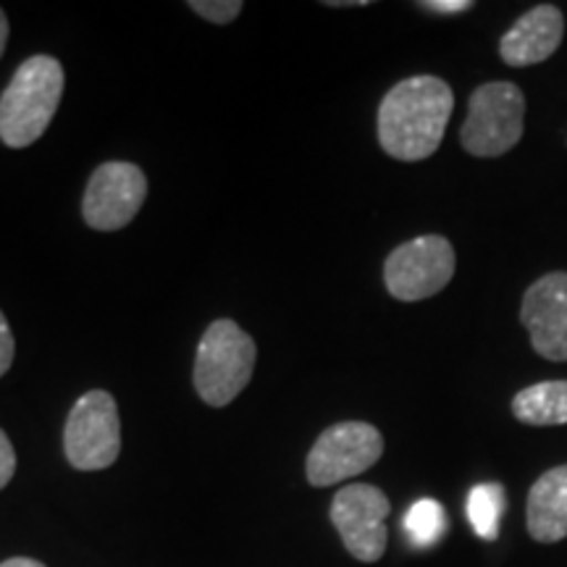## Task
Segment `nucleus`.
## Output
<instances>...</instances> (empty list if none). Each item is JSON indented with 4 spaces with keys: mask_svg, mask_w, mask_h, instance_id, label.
Instances as JSON below:
<instances>
[{
    "mask_svg": "<svg viewBox=\"0 0 567 567\" xmlns=\"http://www.w3.org/2000/svg\"><path fill=\"white\" fill-rule=\"evenodd\" d=\"M455 95L431 74L410 76L386 92L379 109V142L396 161H425L442 145Z\"/></svg>",
    "mask_w": 567,
    "mask_h": 567,
    "instance_id": "f257e3e1",
    "label": "nucleus"
},
{
    "mask_svg": "<svg viewBox=\"0 0 567 567\" xmlns=\"http://www.w3.org/2000/svg\"><path fill=\"white\" fill-rule=\"evenodd\" d=\"M63 95V66L53 55H32L0 95V140L30 147L51 126Z\"/></svg>",
    "mask_w": 567,
    "mask_h": 567,
    "instance_id": "f03ea898",
    "label": "nucleus"
},
{
    "mask_svg": "<svg viewBox=\"0 0 567 567\" xmlns=\"http://www.w3.org/2000/svg\"><path fill=\"white\" fill-rule=\"evenodd\" d=\"M258 347L229 318L210 323L195 358V389L210 408H226L250 384Z\"/></svg>",
    "mask_w": 567,
    "mask_h": 567,
    "instance_id": "7ed1b4c3",
    "label": "nucleus"
},
{
    "mask_svg": "<svg viewBox=\"0 0 567 567\" xmlns=\"http://www.w3.org/2000/svg\"><path fill=\"white\" fill-rule=\"evenodd\" d=\"M526 130V97L513 82H488L471 95L460 142L476 158H499Z\"/></svg>",
    "mask_w": 567,
    "mask_h": 567,
    "instance_id": "20e7f679",
    "label": "nucleus"
},
{
    "mask_svg": "<svg viewBox=\"0 0 567 567\" xmlns=\"http://www.w3.org/2000/svg\"><path fill=\"white\" fill-rule=\"evenodd\" d=\"M63 450L76 471H103L122 452V421L116 400L103 389L82 394L63 429Z\"/></svg>",
    "mask_w": 567,
    "mask_h": 567,
    "instance_id": "39448f33",
    "label": "nucleus"
},
{
    "mask_svg": "<svg viewBox=\"0 0 567 567\" xmlns=\"http://www.w3.org/2000/svg\"><path fill=\"white\" fill-rule=\"evenodd\" d=\"M384 455V436L371 423L344 421L326 429L308 452L305 473L313 486H334L354 478Z\"/></svg>",
    "mask_w": 567,
    "mask_h": 567,
    "instance_id": "423d86ee",
    "label": "nucleus"
},
{
    "mask_svg": "<svg viewBox=\"0 0 567 567\" xmlns=\"http://www.w3.org/2000/svg\"><path fill=\"white\" fill-rule=\"evenodd\" d=\"M455 276V247L450 239L429 234L400 245L384 264L389 295L400 302L429 300Z\"/></svg>",
    "mask_w": 567,
    "mask_h": 567,
    "instance_id": "0eeeda50",
    "label": "nucleus"
},
{
    "mask_svg": "<svg viewBox=\"0 0 567 567\" xmlns=\"http://www.w3.org/2000/svg\"><path fill=\"white\" fill-rule=\"evenodd\" d=\"M389 496L379 486L350 484L331 502V523L342 536L347 551L360 563H379L389 544Z\"/></svg>",
    "mask_w": 567,
    "mask_h": 567,
    "instance_id": "6e6552de",
    "label": "nucleus"
},
{
    "mask_svg": "<svg viewBox=\"0 0 567 567\" xmlns=\"http://www.w3.org/2000/svg\"><path fill=\"white\" fill-rule=\"evenodd\" d=\"M147 197V179L140 166L111 161L97 166L84 189L82 216L97 231H116L137 216Z\"/></svg>",
    "mask_w": 567,
    "mask_h": 567,
    "instance_id": "1a4fd4ad",
    "label": "nucleus"
},
{
    "mask_svg": "<svg viewBox=\"0 0 567 567\" xmlns=\"http://www.w3.org/2000/svg\"><path fill=\"white\" fill-rule=\"evenodd\" d=\"M520 321L528 329L530 344L551 363L567 360V274L542 276L523 295Z\"/></svg>",
    "mask_w": 567,
    "mask_h": 567,
    "instance_id": "9d476101",
    "label": "nucleus"
},
{
    "mask_svg": "<svg viewBox=\"0 0 567 567\" xmlns=\"http://www.w3.org/2000/svg\"><path fill=\"white\" fill-rule=\"evenodd\" d=\"M565 38V17L557 6H536L523 13L499 40V55L507 66H534L551 59Z\"/></svg>",
    "mask_w": 567,
    "mask_h": 567,
    "instance_id": "9b49d317",
    "label": "nucleus"
},
{
    "mask_svg": "<svg viewBox=\"0 0 567 567\" xmlns=\"http://www.w3.org/2000/svg\"><path fill=\"white\" fill-rule=\"evenodd\" d=\"M528 534L538 544H557L567 536V465L538 476L528 492Z\"/></svg>",
    "mask_w": 567,
    "mask_h": 567,
    "instance_id": "f8f14e48",
    "label": "nucleus"
},
{
    "mask_svg": "<svg viewBox=\"0 0 567 567\" xmlns=\"http://www.w3.org/2000/svg\"><path fill=\"white\" fill-rule=\"evenodd\" d=\"M513 415L526 425H565L567 381H542L520 389L513 400Z\"/></svg>",
    "mask_w": 567,
    "mask_h": 567,
    "instance_id": "ddd939ff",
    "label": "nucleus"
},
{
    "mask_svg": "<svg viewBox=\"0 0 567 567\" xmlns=\"http://www.w3.org/2000/svg\"><path fill=\"white\" fill-rule=\"evenodd\" d=\"M505 486L499 484H478L467 496V520L473 530L486 542L499 536V523L505 515Z\"/></svg>",
    "mask_w": 567,
    "mask_h": 567,
    "instance_id": "4468645a",
    "label": "nucleus"
},
{
    "mask_svg": "<svg viewBox=\"0 0 567 567\" xmlns=\"http://www.w3.org/2000/svg\"><path fill=\"white\" fill-rule=\"evenodd\" d=\"M405 528L415 547H431L446 528L444 507L436 499H417L405 515Z\"/></svg>",
    "mask_w": 567,
    "mask_h": 567,
    "instance_id": "2eb2a0df",
    "label": "nucleus"
},
{
    "mask_svg": "<svg viewBox=\"0 0 567 567\" xmlns=\"http://www.w3.org/2000/svg\"><path fill=\"white\" fill-rule=\"evenodd\" d=\"M189 9L200 13L203 19L216 21V24H229V21L239 17L243 3H239V0H193Z\"/></svg>",
    "mask_w": 567,
    "mask_h": 567,
    "instance_id": "dca6fc26",
    "label": "nucleus"
},
{
    "mask_svg": "<svg viewBox=\"0 0 567 567\" xmlns=\"http://www.w3.org/2000/svg\"><path fill=\"white\" fill-rule=\"evenodd\" d=\"M13 473H17V452H13L11 439L0 431V488L9 486Z\"/></svg>",
    "mask_w": 567,
    "mask_h": 567,
    "instance_id": "f3484780",
    "label": "nucleus"
},
{
    "mask_svg": "<svg viewBox=\"0 0 567 567\" xmlns=\"http://www.w3.org/2000/svg\"><path fill=\"white\" fill-rule=\"evenodd\" d=\"M13 354H17V344H13L11 326H9V321H6V316L0 313V375L9 373V368L13 363Z\"/></svg>",
    "mask_w": 567,
    "mask_h": 567,
    "instance_id": "a211bd4d",
    "label": "nucleus"
},
{
    "mask_svg": "<svg viewBox=\"0 0 567 567\" xmlns=\"http://www.w3.org/2000/svg\"><path fill=\"white\" fill-rule=\"evenodd\" d=\"M421 9L434 13H465L473 9L471 0H423Z\"/></svg>",
    "mask_w": 567,
    "mask_h": 567,
    "instance_id": "6ab92c4d",
    "label": "nucleus"
},
{
    "mask_svg": "<svg viewBox=\"0 0 567 567\" xmlns=\"http://www.w3.org/2000/svg\"><path fill=\"white\" fill-rule=\"evenodd\" d=\"M0 567H45V565L38 563V559H32V557H11V559H6V563H0Z\"/></svg>",
    "mask_w": 567,
    "mask_h": 567,
    "instance_id": "aec40b11",
    "label": "nucleus"
},
{
    "mask_svg": "<svg viewBox=\"0 0 567 567\" xmlns=\"http://www.w3.org/2000/svg\"><path fill=\"white\" fill-rule=\"evenodd\" d=\"M6 42H9V19H6L3 9H0V59L6 53Z\"/></svg>",
    "mask_w": 567,
    "mask_h": 567,
    "instance_id": "412c9836",
    "label": "nucleus"
}]
</instances>
